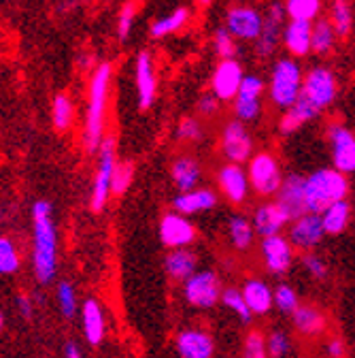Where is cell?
I'll list each match as a JSON object with an SVG mask.
<instances>
[{"mask_svg":"<svg viewBox=\"0 0 355 358\" xmlns=\"http://www.w3.org/2000/svg\"><path fill=\"white\" fill-rule=\"evenodd\" d=\"M174 348L181 358H213L215 339L202 329H186L176 335Z\"/></svg>","mask_w":355,"mask_h":358,"instance_id":"44dd1931","label":"cell"},{"mask_svg":"<svg viewBox=\"0 0 355 358\" xmlns=\"http://www.w3.org/2000/svg\"><path fill=\"white\" fill-rule=\"evenodd\" d=\"M264 341H266L269 358H285L292 350V341H289L287 333H283V331H273L269 337H264Z\"/></svg>","mask_w":355,"mask_h":358,"instance_id":"ee69618b","label":"cell"},{"mask_svg":"<svg viewBox=\"0 0 355 358\" xmlns=\"http://www.w3.org/2000/svg\"><path fill=\"white\" fill-rule=\"evenodd\" d=\"M336 32L338 38H347L353 28V9L349 0H334L330 7V20H328Z\"/></svg>","mask_w":355,"mask_h":358,"instance_id":"d590c367","label":"cell"},{"mask_svg":"<svg viewBox=\"0 0 355 358\" xmlns=\"http://www.w3.org/2000/svg\"><path fill=\"white\" fill-rule=\"evenodd\" d=\"M251 224H253L255 235L269 237V235L283 233V229L289 224V217L275 201H269V203H262L255 209V213L251 217Z\"/></svg>","mask_w":355,"mask_h":358,"instance_id":"603a6c76","label":"cell"},{"mask_svg":"<svg viewBox=\"0 0 355 358\" xmlns=\"http://www.w3.org/2000/svg\"><path fill=\"white\" fill-rule=\"evenodd\" d=\"M213 48H215V54L219 56V60L234 58L236 56V38L226 30V26H221L213 34Z\"/></svg>","mask_w":355,"mask_h":358,"instance_id":"7bdbcfd3","label":"cell"},{"mask_svg":"<svg viewBox=\"0 0 355 358\" xmlns=\"http://www.w3.org/2000/svg\"><path fill=\"white\" fill-rule=\"evenodd\" d=\"M326 352L330 358H345L347 356V343L340 337H332L326 345Z\"/></svg>","mask_w":355,"mask_h":358,"instance_id":"816d5d0a","label":"cell"},{"mask_svg":"<svg viewBox=\"0 0 355 358\" xmlns=\"http://www.w3.org/2000/svg\"><path fill=\"white\" fill-rule=\"evenodd\" d=\"M322 9L324 0H285L283 3L285 17L300 22H315L322 15Z\"/></svg>","mask_w":355,"mask_h":358,"instance_id":"e575fe53","label":"cell"},{"mask_svg":"<svg viewBox=\"0 0 355 358\" xmlns=\"http://www.w3.org/2000/svg\"><path fill=\"white\" fill-rule=\"evenodd\" d=\"M56 299H58V307L62 311V316L73 320L79 311V301H77V290L70 282H60L56 286Z\"/></svg>","mask_w":355,"mask_h":358,"instance_id":"60d3db41","label":"cell"},{"mask_svg":"<svg viewBox=\"0 0 355 358\" xmlns=\"http://www.w3.org/2000/svg\"><path fill=\"white\" fill-rule=\"evenodd\" d=\"M176 139L183 143H196L202 139V126L194 117H183L176 126Z\"/></svg>","mask_w":355,"mask_h":358,"instance_id":"bcb514c9","label":"cell"},{"mask_svg":"<svg viewBox=\"0 0 355 358\" xmlns=\"http://www.w3.org/2000/svg\"><path fill=\"white\" fill-rule=\"evenodd\" d=\"M132 179H135V164L123 160L115 162L113 173H111V196H121L128 192L132 186Z\"/></svg>","mask_w":355,"mask_h":358,"instance_id":"ab89813d","label":"cell"},{"mask_svg":"<svg viewBox=\"0 0 355 358\" xmlns=\"http://www.w3.org/2000/svg\"><path fill=\"white\" fill-rule=\"evenodd\" d=\"M198 3H200V5H209V3H211V0H198Z\"/></svg>","mask_w":355,"mask_h":358,"instance_id":"11a10c76","label":"cell"},{"mask_svg":"<svg viewBox=\"0 0 355 358\" xmlns=\"http://www.w3.org/2000/svg\"><path fill=\"white\" fill-rule=\"evenodd\" d=\"M135 79H137V101H139V109L141 111H147L156 103V94H158V79H156L153 58H151L149 52H141L137 56Z\"/></svg>","mask_w":355,"mask_h":358,"instance_id":"ac0fdd59","label":"cell"},{"mask_svg":"<svg viewBox=\"0 0 355 358\" xmlns=\"http://www.w3.org/2000/svg\"><path fill=\"white\" fill-rule=\"evenodd\" d=\"M287 227H289L287 229V241L292 243V248L302 250V252L315 250L326 239L322 217H319V213H313V211L300 213L298 217L289 220Z\"/></svg>","mask_w":355,"mask_h":358,"instance_id":"8fae6325","label":"cell"},{"mask_svg":"<svg viewBox=\"0 0 355 358\" xmlns=\"http://www.w3.org/2000/svg\"><path fill=\"white\" fill-rule=\"evenodd\" d=\"M219 294L221 282L211 268H196L188 280H183V296L194 309H213L219 303Z\"/></svg>","mask_w":355,"mask_h":358,"instance_id":"52a82bcc","label":"cell"},{"mask_svg":"<svg viewBox=\"0 0 355 358\" xmlns=\"http://www.w3.org/2000/svg\"><path fill=\"white\" fill-rule=\"evenodd\" d=\"M170 177H172V184H174L176 190L188 192V190L198 188L200 179H202V169H200L196 158L179 156L170 166Z\"/></svg>","mask_w":355,"mask_h":358,"instance_id":"f546056e","label":"cell"},{"mask_svg":"<svg viewBox=\"0 0 355 358\" xmlns=\"http://www.w3.org/2000/svg\"><path fill=\"white\" fill-rule=\"evenodd\" d=\"M162 245L168 250L174 248H190L196 241V227L192 220L179 211H168L160 220V229H158Z\"/></svg>","mask_w":355,"mask_h":358,"instance_id":"4fadbf2b","label":"cell"},{"mask_svg":"<svg viewBox=\"0 0 355 358\" xmlns=\"http://www.w3.org/2000/svg\"><path fill=\"white\" fill-rule=\"evenodd\" d=\"M336 32L328 20H315L310 22V52H315L317 56H328L336 48Z\"/></svg>","mask_w":355,"mask_h":358,"instance_id":"d6a6232c","label":"cell"},{"mask_svg":"<svg viewBox=\"0 0 355 358\" xmlns=\"http://www.w3.org/2000/svg\"><path fill=\"white\" fill-rule=\"evenodd\" d=\"M217 184L219 190L232 205H243L249 196V179H247V171L243 169V164L236 162H226L217 173Z\"/></svg>","mask_w":355,"mask_h":358,"instance_id":"e0dca14e","label":"cell"},{"mask_svg":"<svg viewBox=\"0 0 355 358\" xmlns=\"http://www.w3.org/2000/svg\"><path fill=\"white\" fill-rule=\"evenodd\" d=\"M283 22H285L283 3H281V0H273V3L266 7V11L262 13V28H259V34L253 41L255 54L259 58H271L279 50Z\"/></svg>","mask_w":355,"mask_h":358,"instance_id":"ba28073f","label":"cell"},{"mask_svg":"<svg viewBox=\"0 0 355 358\" xmlns=\"http://www.w3.org/2000/svg\"><path fill=\"white\" fill-rule=\"evenodd\" d=\"M273 305H277V309L281 313H285V316H292V313L296 311V307L300 305L298 292L289 284H279L273 290Z\"/></svg>","mask_w":355,"mask_h":358,"instance_id":"b9f144b4","label":"cell"},{"mask_svg":"<svg viewBox=\"0 0 355 358\" xmlns=\"http://www.w3.org/2000/svg\"><path fill=\"white\" fill-rule=\"evenodd\" d=\"M281 43L292 58H304L310 54V22L289 20L281 30Z\"/></svg>","mask_w":355,"mask_h":358,"instance_id":"484cf974","label":"cell"},{"mask_svg":"<svg viewBox=\"0 0 355 358\" xmlns=\"http://www.w3.org/2000/svg\"><path fill=\"white\" fill-rule=\"evenodd\" d=\"M166 275L174 282L188 280L196 268H198V256L190 248H174L168 250L166 260H164Z\"/></svg>","mask_w":355,"mask_h":358,"instance_id":"f1b7e54d","label":"cell"},{"mask_svg":"<svg viewBox=\"0 0 355 358\" xmlns=\"http://www.w3.org/2000/svg\"><path fill=\"white\" fill-rule=\"evenodd\" d=\"M219 303L224 305L226 309H230L234 316L243 322V324H249L253 320V313L249 311L243 294H241V288H221V294H219Z\"/></svg>","mask_w":355,"mask_h":358,"instance_id":"8d00e7d4","label":"cell"},{"mask_svg":"<svg viewBox=\"0 0 355 358\" xmlns=\"http://www.w3.org/2000/svg\"><path fill=\"white\" fill-rule=\"evenodd\" d=\"M241 294L253 316H266V313H271V309L275 307L273 305V288L264 280H257V278L247 280L241 288Z\"/></svg>","mask_w":355,"mask_h":358,"instance_id":"83f0119b","label":"cell"},{"mask_svg":"<svg viewBox=\"0 0 355 358\" xmlns=\"http://www.w3.org/2000/svg\"><path fill=\"white\" fill-rule=\"evenodd\" d=\"M349 175L336 171L334 166L317 169L304 177V209L322 213L334 201L347 199Z\"/></svg>","mask_w":355,"mask_h":358,"instance_id":"3957f363","label":"cell"},{"mask_svg":"<svg viewBox=\"0 0 355 358\" xmlns=\"http://www.w3.org/2000/svg\"><path fill=\"white\" fill-rule=\"evenodd\" d=\"M15 305H17V311H20V316L24 320H32V316H34V301H32V296L20 294L15 299Z\"/></svg>","mask_w":355,"mask_h":358,"instance_id":"f907efd6","label":"cell"},{"mask_svg":"<svg viewBox=\"0 0 355 358\" xmlns=\"http://www.w3.org/2000/svg\"><path fill=\"white\" fill-rule=\"evenodd\" d=\"M64 358H85V356H83V352H81V348L77 343L68 341L66 348H64Z\"/></svg>","mask_w":355,"mask_h":358,"instance_id":"f5cc1de1","label":"cell"},{"mask_svg":"<svg viewBox=\"0 0 355 358\" xmlns=\"http://www.w3.org/2000/svg\"><path fill=\"white\" fill-rule=\"evenodd\" d=\"M73 120H75V105L70 101L68 94H58L52 103V122H54V128L64 132L73 126Z\"/></svg>","mask_w":355,"mask_h":358,"instance_id":"74e56055","label":"cell"},{"mask_svg":"<svg viewBox=\"0 0 355 358\" xmlns=\"http://www.w3.org/2000/svg\"><path fill=\"white\" fill-rule=\"evenodd\" d=\"M228 235H230L232 245L239 252H247L255 239V231H253L251 220L247 215H232L228 222Z\"/></svg>","mask_w":355,"mask_h":358,"instance_id":"836d02e7","label":"cell"},{"mask_svg":"<svg viewBox=\"0 0 355 358\" xmlns=\"http://www.w3.org/2000/svg\"><path fill=\"white\" fill-rule=\"evenodd\" d=\"M79 311H81V327H83L85 341L98 348L107 337V320H105L103 305L90 296L79 305Z\"/></svg>","mask_w":355,"mask_h":358,"instance_id":"ffe728a7","label":"cell"},{"mask_svg":"<svg viewBox=\"0 0 355 358\" xmlns=\"http://www.w3.org/2000/svg\"><path fill=\"white\" fill-rule=\"evenodd\" d=\"M277 196V205L287 213L289 220L298 217L300 213H304V177L289 173L287 177H283V182L279 186V190L275 192Z\"/></svg>","mask_w":355,"mask_h":358,"instance_id":"7402d4cb","label":"cell"},{"mask_svg":"<svg viewBox=\"0 0 355 358\" xmlns=\"http://www.w3.org/2000/svg\"><path fill=\"white\" fill-rule=\"evenodd\" d=\"M98 152H100V160H98V169H96V177H94V188L90 194V207L96 213H100L111 199V173L117 162L115 160V137H105Z\"/></svg>","mask_w":355,"mask_h":358,"instance_id":"9c48e42d","label":"cell"},{"mask_svg":"<svg viewBox=\"0 0 355 358\" xmlns=\"http://www.w3.org/2000/svg\"><path fill=\"white\" fill-rule=\"evenodd\" d=\"M113 66L111 62H100L90 77V92H87V109L83 124V148L87 154H96L105 139V117L109 105Z\"/></svg>","mask_w":355,"mask_h":358,"instance_id":"7a4b0ae2","label":"cell"},{"mask_svg":"<svg viewBox=\"0 0 355 358\" xmlns=\"http://www.w3.org/2000/svg\"><path fill=\"white\" fill-rule=\"evenodd\" d=\"M322 115V111L306 101L302 94L294 101V105H289L287 109H283V115H281V122H279V130L283 134H294L296 130H300L302 126H306L308 122H313Z\"/></svg>","mask_w":355,"mask_h":358,"instance_id":"d4e9b609","label":"cell"},{"mask_svg":"<svg viewBox=\"0 0 355 358\" xmlns=\"http://www.w3.org/2000/svg\"><path fill=\"white\" fill-rule=\"evenodd\" d=\"M264 90H266V83L262 77L257 75H245L236 94H234V115L236 120L245 122V124H251V122H257L259 115H262V96H264Z\"/></svg>","mask_w":355,"mask_h":358,"instance_id":"30bf717a","label":"cell"},{"mask_svg":"<svg viewBox=\"0 0 355 358\" xmlns=\"http://www.w3.org/2000/svg\"><path fill=\"white\" fill-rule=\"evenodd\" d=\"M219 101L215 99V94L213 92H206V94H202L200 96V101H198V111H200V115H204V117H211V115H215L217 111H219Z\"/></svg>","mask_w":355,"mask_h":358,"instance_id":"681fc988","label":"cell"},{"mask_svg":"<svg viewBox=\"0 0 355 358\" xmlns=\"http://www.w3.org/2000/svg\"><path fill=\"white\" fill-rule=\"evenodd\" d=\"M3 329H5V313L0 311V331H3Z\"/></svg>","mask_w":355,"mask_h":358,"instance_id":"db71d44e","label":"cell"},{"mask_svg":"<svg viewBox=\"0 0 355 358\" xmlns=\"http://www.w3.org/2000/svg\"><path fill=\"white\" fill-rule=\"evenodd\" d=\"M243 77H245V71L239 60H234V58L219 60V64L215 66L213 77H211V92L215 94V99L219 103H228L234 99Z\"/></svg>","mask_w":355,"mask_h":358,"instance_id":"2e32d148","label":"cell"},{"mask_svg":"<svg viewBox=\"0 0 355 358\" xmlns=\"http://www.w3.org/2000/svg\"><path fill=\"white\" fill-rule=\"evenodd\" d=\"M262 28V13L253 7L247 5H239L228 9L226 13V30L239 38V41H249L253 43L255 36L259 34Z\"/></svg>","mask_w":355,"mask_h":358,"instance_id":"d6986e66","label":"cell"},{"mask_svg":"<svg viewBox=\"0 0 355 358\" xmlns=\"http://www.w3.org/2000/svg\"><path fill=\"white\" fill-rule=\"evenodd\" d=\"M217 192L209 188H194L188 192H179L172 199V211H179L183 215H196L204 213L217 207Z\"/></svg>","mask_w":355,"mask_h":358,"instance_id":"cb8c5ba5","label":"cell"},{"mask_svg":"<svg viewBox=\"0 0 355 358\" xmlns=\"http://www.w3.org/2000/svg\"><path fill=\"white\" fill-rule=\"evenodd\" d=\"M20 250L9 237H0V275H13L20 271Z\"/></svg>","mask_w":355,"mask_h":358,"instance_id":"f35d334b","label":"cell"},{"mask_svg":"<svg viewBox=\"0 0 355 358\" xmlns=\"http://www.w3.org/2000/svg\"><path fill=\"white\" fill-rule=\"evenodd\" d=\"M328 143L332 152V166L345 175L355 171V137L345 124L328 126Z\"/></svg>","mask_w":355,"mask_h":358,"instance_id":"5bb4252c","label":"cell"},{"mask_svg":"<svg viewBox=\"0 0 355 358\" xmlns=\"http://www.w3.org/2000/svg\"><path fill=\"white\" fill-rule=\"evenodd\" d=\"M32 273L40 286H47L58 273V229L50 201L32 205Z\"/></svg>","mask_w":355,"mask_h":358,"instance_id":"6da1fadb","label":"cell"},{"mask_svg":"<svg viewBox=\"0 0 355 358\" xmlns=\"http://www.w3.org/2000/svg\"><path fill=\"white\" fill-rule=\"evenodd\" d=\"M243 358H269V352H266V341H264V335L259 331H251L245 337Z\"/></svg>","mask_w":355,"mask_h":358,"instance_id":"7dc6e473","label":"cell"},{"mask_svg":"<svg viewBox=\"0 0 355 358\" xmlns=\"http://www.w3.org/2000/svg\"><path fill=\"white\" fill-rule=\"evenodd\" d=\"M247 162H249L247 166L249 188L259 196H275V192L283 182V171L277 156H273L271 152H259V154H251Z\"/></svg>","mask_w":355,"mask_h":358,"instance_id":"8992f818","label":"cell"},{"mask_svg":"<svg viewBox=\"0 0 355 358\" xmlns=\"http://www.w3.org/2000/svg\"><path fill=\"white\" fill-rule=\"evenodd\" d=\"M319 217H322V227L326 235H332V237L342 235L351 222V203L347 199L334 201L319 213Z\"/></svg>","mask_w":355,"mask_h":358,"instance_id":"4dcf8cb0","label":"cell"},{"mask_svg":"<svg viewBox=\"0 0 355 358\" xmlns=\"http://www.w3.org/2000/svg\"><path fill=\"white\" fill-rule=\"evenodd\" d=\"M259 250H262L264 266L269 268V273L285 275L292 268V264H294V248H292V243L287 241V237L283 233L262 237Z\"/></svg>","mask_w":355,"mask_h":358,"instance_id":"9a60e30c","label":"cell"},{"mask_svg":"<svg viewBox=\"0 0 355 358\" xmlns=\"http://www.w3.org/2000/svg\"><path fill=\"white\" fill-rule=\"evenodd\" d=\"M300 90H302V66L298 58L292 56L279 58L273 64L271 81H269V94L273 107L281 111L287 109L300 96Z\"/></svg>","mask_w":355,"mask_h":358,"instance_id":"277c9868","label":"cell"},{"mask_svg":"<svg viewBox=\"0 0 355 358\" xmlns=\"http://www.w3.org/2000/svg\"><path fill=\"white\" fill-rule=\"evenodd\" d=\"M221 154L228 162L245 164L253 154V137L245 122L232 120L221 130Z\"/></svg>","mask_w":355,"mask_h":358,"instance_id":"7c38bea8","label":"cell"},{"mask_svg":"<svg viewBox=\"0 0 355 358\" xmlns=\"http://www.w3.org/2000/svg\"><path fill=\"white\" fill-rule=\"evenodd\" d=\"M300 94L313 103L319 111H326L334 105L338 96V79L334 71L326 64L310 66L302 73V90Z\"/></svg>","mask_w":355,"mask_h":358,"instance_id":"5b68a950","label":"cell"},{"mask_svg":"<svg viewBox=\"0 0 355 358\" xmlns=\"http://www.w3.org/2000/svg\"><path fill=\"white\" fill-rule=\"evenodd\" d=\"M302 266H304V271H306L310 278H315V280H326V278H328V264H326L324 258H322L319 254H315L313 250L304 254Z\"/></svg>","mask_w":355,"mask_h":358,"instance_id":"c3c4849f","label":"cell"},{"mask_svg":"<svg viewBox=\"0 0 355 358\" xmlns=\"http://www.w3.org/2000/svg\"><path fill=\"white\" fill-rule=\"evenodd\" d=\"M190 20H192V15H190L188 7H176V9H172L170 13L158 17L151 24L149 36L151 38H166L170 34H176V32H181L190 24Z\"/></svg>","mask_w":355,"mask_h":358,"instance_id":"1f68e13d","label":"cell"},{"mask_svg":"<svg viewBox=\"0 0 355 358\" xmlns=\"http://www.w3.org/2000/svg\"><path fill=\"white\" fill-rule=\"evenodd\" d=\"M292 320H294V329L306 339H315L324 335L328 327L324 311L317 309L315 305H298L296 311L292 313Z\"/></svg>","mask_w":355,"mask_h":358,"instance_id":"4316f807","label":"cell"},{"mask_svg":"<svg viewBox=\"0 0 355 358\" xmlns=\"http://www.w3.org/2000/svg\"><path fill=\"white\" fill-rule=\"evenodd\" d=\"M135 20H137V5L135 3L123 5L121 11H119V17H117V38L121 43L130 38L132 26H135Z\"/></svg>","mask_w":355,"mask_h":358,"instance_id":"f6af8a7d","label":"cell"}]
</instances>
